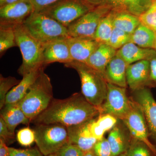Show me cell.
I'll use <instances>...</instances> for the list:
<instances>
[{
  "label": "cell",
  "mask_w": 156,
  "mask_h": 156,
  "mask_svg": "<svg viewBox=\"0 0 156 156\" xmlns=\"http://www.w3.org/2000/svg\"><path fill=\"white\" fill-rule=\"evenodd\" d=\"M10 156H45L38 148L20 149L9 147Z\"/></svg>",
  "instance_id": "obj_37"
},
{
  "label": "cell",
  "mask_w": 156,
  "mask_h": 156,
  "mask_svg": "<svg viewBox=\"0 0 156 156\" xmlns=\"http://www.w3.org/2000/svg\"><path fill=\"white\" fill-rule=\"evenodd\" d=\"M85 153L76 146L68 143L56 154L58 156H83Z\"/></svg>",
  "instance_id": "obj_35"
},
{
  "label": "cell",
  "mask_w": 156,
  "mask_h": 156,
  "mask_svg": "<svg viewBox=\"0 0 156 156\" xmlns=\"http://www.w3.org/2000/svg\"><path fill=\"white\" fill-rule=\"evenodd\" d=\"M140 23L156 32V0H152L148 9L139 16Z\"/></svg>",
  "instance_id": "obj_32"
},
{
  "label": "cell",
  "mask_w": 156,
  "mask_h": 156,
  "mask_svg": "<svg viewBox=\"0 0 156 156\" xmlns=\"http://www.w3.org/2000/svg\"><path fill=\"white\" fill-rule=\"evenodd\" d=\"M0 156H10L9 147L2 139H0Z\"/></svg>",
  "instance_id": "obj_40"
},
{
  "label": "cell",
  "mask_w": 156,
  "mask_h": 156,
  "mask_svg": "<svg viewBox=\"0 0 156 156\" xmlns=\"http://www.w3.org/2000/svg\"><path fill=\"white\" fill-rule=\"evenodd\" d=\"M43 65L60 62L64 64L73 61L66 39L58 40L43 44Z\"/></svg>",
  "instance_id": "obj_15"
},
{
  "label": "cell",
  "mask_w": 156,
  "mask_h": 156,
  "mask_svg": "<svg viewBox=\"0 0 156 156\" xmlns=\"http://www.w3.org/2000/svg\"><path fill=\"white\" fill-rule=\"evenodd\" d=\"M126 81L132 91L150 87V61L141 60L128 65Z\"/></svg>",
  "instance_id": "obj_16"
},
{
  "label": "cell",
  "mask_w": 156,
  "mask_h": 156,
  "mask_svg": "<svg viewBox=\"0 0 156 156\" xmlns=\"http://www.w3.org/2000/svg\"><path fill=\"white\" fill-rule=\"evenodd\" d=\"M150 87H156V56L150 61Z\"/></svg>",
  "instance_id": "obj_39"
},
{
  "label": "cell",
  "mask_w": 156,
  "mask_h": 156,
  "mask_svg": "<svg viewBox=\"0 0 156 156\" xmlns=\"http://www.w3.org/2000/svg\"><path fill=\"white\" fill-rule=\"evenodd\" d=\"M132 136L123 121L119 120L115 126L110 131L108 137L111 148L112 156L125 153L131 143Z\"/></svg>",
  "instance_id": "obj_18"
},
{
  "label": "cell",
  "mask_w": 156,
  "mask_h": 156,
  "mask_svg": "<svg viewBox=\"0 0 156 156\" xmlns=\"http://www.w3.org/2000/svg\"></svg>",
  "instance_id": "obj_46"
},
{
  "label": "cell",
  "mask_w": 156,
  "mask_h": 156,
  "mask_svg": "<svg viewBox=\"0 0 156 156\" xmlns=\"http://www.w3.org/2000/svg\"><path fill=\"white\" fill-rule=\"evenodd\" d=\"M92 8L104 7L116 12H125L139 17L151 4L152 0H83Z\"/></svg>",
  "instance_id": "obj_12"
},
{
  "label": "cell",
  "mask_w": 156,
  "mask_h": 156,
  "mask_svg": "<svg viewBox=\"0 0 156 156\" xmlns=\"http://www.w3.org/2000/svg\"><path fill=\"white\" fill-rule=\"evenodd\" d=\"M1 110V117L13 134L20 124L27 125L31 122L17 103L5 104Z\"/></svg>",
  "instance_id": "obj_22"
},
{
  "label": "cell",
  "mask_w": 156,
  "mask_h": 156,
  "mask_svg": "<svg viewBox=\"0 0 156 156\" xmlns=\"http://www.w3.org/2000/svg\"><path fill=\"white\" fill-rule=\"evenodd\" d=\"M114 12V27L132 34L141 23L139 17L128 12Z\"/></svg>",
  "instance_id": "obj_25"
},
{
  "label": "cell",
  "mask_w": 156,
  "mask_h": 156,
  "mask_svg": "<svg viewBox=\"0 0 156 156\" xmlns=\"http://www.w3.org/2000/svg\"><path fill=\"white\" fill-rule=\"evenodd\" d=\"M64 66L76 71L80 79L82 95L88 102L99 108L107 93V82L104 76L83 62L73 61Z\"/></svg>",
  "instance_id": "obj_3"
},
{
  "label": "cell",
  "mask_w": 156,
  "mask_h": 156,
  "mask_svg": "<svg viewBox=\"0 0 156 156\" xmlns=\"http://www.w3.org/2000/svg\"><path fill=\"white\" fill-rule=\"evenodd\" d=\"M23 25L30 35L43 44L70 37L67 27L40 12L32 13Z\"/></svg>",
  "instance_id": "obj_4"
},
{
  "label": "cell",
  "mask_w": 156,
  "mask_h": 156,
  "mask_svg": "<svg viewBox=\"0 0 156 156\" xmlns=\"http://www.w3.org/2000/svg\"><path fill=\"white\" fill-rule=\"evenodd\" d=\"M83 156H95V155L92 151H90L85 152Z\"/></svg>",
  "instance_id": "obj_42"
},
{
  "label": "cell",
  "mask_w": 156,
  "mask_h": 156,
  "mask_svg": "<svg viewBox=\"0 0 156 156\" xmlns=\"http://www.w3.org/2000/svg\"><path fill=\"white\" fill-rule=\"evenodd\" d=\"M113 116L108 114L99 115L90 121V130L92 136L99 140L104 137L107 131H111L119 121Z\"/></svg>",
  "instance_id": "obj_24"
},
{
  "label": "cell",
  "mask_w": 156,
  "mask_h": 156,
  "mask_svg": "<svg viewBox=\"0 0 156 156\" xmlns=\"http://www.w3.org/2000/svg\"><path fill=\"white\" fill-rule=\"evenodd\" d=\"M21 0H0V7L17 2Z\"/></svg>",
  "instance_id": "obj_41"
},
{
  "label": "cell",
  "mask_w": 156,
  "mask_h": 156,
  "mask_svg": "<svg viewBox=\"0 0 156 156\" xmlns=\"http://www.w3.org/2000/svg\"><path fill=\"white\" fill-rule=\"evenodd\" d=\"M73 61L86 63L100 43L93 38L69 37L66 39Z\"/></svg>",
  "instance_id": "obj_14"
},
{
  "label": "cell",
  "mask_w": 156,
  "mask_h": 156,
  "mask_svg": "<svg viewBox=\"0 0 156 156\" xmlns=\"http://www.w3.org/2000/svg\"><path fill=\"white\" fill-rule=\"evenodd\" d=\"M48 156H58L56 154H52L50 155H48Z\"/></svg>",
  "instance_id": "obj_45"
},
{
  "label": "cell",
  "mask_w": 156,
  "mask_h": 156,
  "mask_svg": "<svg viewBox=\"0 0 156 156\" xmlns=\"http://www.w3.org/2000/svg\"><path fill=\"white\" fill-rule=\"evenodd\" d=\"M155 32L140 23L131 34V42L140 48L154 49Z\"/></svg>",
  "instance_id": "obj_26"
},
{
  "label": "cell",
  "mask_w": 156,
  "mask_h": 156,
  "mask_svg": "<svg viewBox=\"0 0 156 156\" xmlns=\"http://www.w3.org/2000/svg\"><path fill=\"white\" fill-rule=\"evenodd\" d=\"M53 99L51 80L43 67L25 96L17 104L26 116L32 122L48 108Z\"/></svg>",
  "instance_id": "obj_2"
},
{
  "label": "cell",
  "mask_w": 156,
  "mask_h": 156,
  "mask_svg": "<svg viewBox=\"0 0 156 156\" xmlns=\"http://www.w3.org/2000/svg\"><path fill=\"white\" fill-rule=\"evenodd\" d=\"M17 47L14 27L0 26V55L9 49Z\"/></svg>",
  "instance_id": "obj_28"
},
{
  "label": "cell",
  "mask_w": 156,
  "mask_h": 156,
  "mask_svg": "<svg viewBox=\"0 0 156 156\" xmlns=\"http://www.w3.org/2000/svg\"><path fill=\"white\" fill-rule=\"evenodd\" d=\"M20 80L15 77L9 76L4 77L0 76V108L2 109L5 104L6 96L13 87L17 85Z\"/></svg>",
  "instance_id": "obj_30"
},
{
  "label": "cell",
  "mask_w": 156,
  "mask_h": 156,
  "mask_svg": "<svg viewBox=\"0 0 156 156\" xmlns=\"http://www.w3.org/2000/svg\"><path fill=\"white\" fill-rule=\"evenodd\" d=\"M117 156H127V155H126V153H125L121 154L119 155H118Z\"/></svg>",
  "instance_id": "obj_44"
},
{
  "label": "cell",
  "mask_w": 156,
  "mask_h": 156,
  "mask_svg": "<svg viewBox=\"0 0 156 156\" xmlns=\"http://www.w3.org/2000/svg\"><path fill=\"white\" fill-rule=\"evenodd\" d=\"M111 11L104 7L94 8L68 27L70 37H85L94 38L100 20Z\"/></svg>",
  "instance_id": "obj_10"
},
{
  "label": "cell",
  "mask_w": 156,
  "mask_h": 156,
  "mask_svg": "<svg viewBox=\"0 0 156 156\" xmlns=\"http://www.w3.org/2000/svg\"><path fill=\"white\" fill-rule=\"evenodd\" d=\"M117 50L107 44H100L87 60L86 64L104 76L107 66L116 54Z\"/></svg>",
  "instance_id": "obj_21"
},
{
  "label": "cell",
  "mask_w": 156,
  "mask_h": 156,
  "mask_svg": "<svg viewBox=\"0 0 156 156\" xmlns=\"http://www.w3.org/2000/svg\"><path fill=\"white\" fill-rule=\"evenodd\" d=\"M34 131L37 147L44 156L56 153L69 143L67 128L61 124H36Z\"/></svg>",
  "instance_id": "obj_6"
},
{
  "label": "cell",
  "mask_w": 156,
  "mask_h": 156,
  "mask_svg": "<svg viewBox=\"0 0 156 156\" xmlns=\"http://www.w3.org/2000/svg\"><path fill=\"white\" fill-rule=\"evenodd\" d=\"M116 54L128 65L141 60L150 61L152 58L156 57V51L152 48H140L130 42L117 50Z\"/></svg>",
  "instance_id": "obj_19"
},
{
  "label": "cell",
  "mask_w": 156,
  "mask_h": 156,
  "mask_svg": "<svg viewBox=\"0 0 156 156\" xmlns=\"http://www.w3.org/2000/svg\"><path fill=\"white\" fill-rule=\"evenodd\" d=\"M132 92L131 98L142 108L147 125L149 134L156 147V101L147 87Z\"/></svg>",
  "instance_id": "obj_11"
},
{
  "label": "cell",
  "mask_w": 156,
  "mask_h": 156,
  "mask_svg": "<svg viewBox=\"0 0 156 156\" xmlns=\"http://www.w3.org/2000/svg\"><path fill=\"white\" fill-rule=\"evenodd\" d=\"M92 9L83 0H61L39 12L68 28Z\"/></svg>",
  "instance_id": "obj_7"
},
{
  "label": "cell",
  "mask_w": 156,
  "mask_h": 156,
  "mask_svg": "<svg viewBox=\"0 0 156 156\" xmlns=\"http://www.w3.org/2000/svg\"><path fill=\"white\" fill-rule=\"evenodd\" d=\"M113 11H111L101 19L95 32L94 39L100 44H108L113 30Z\"/></svg>",
  "instance_id": "obj_27"
},
{
  "label": "cell",
  "mask_w": 156,
  "mask_h": 156,
  "mask_svg": "<svg viewBox=\"0 0 156 156\" xmlns=\"http://www.w3.org/2000/svg\"><path fill=\"white\" fill-rule=\"evenodd\" d=\"M131 102V98L128 97L126 88L107 82V93L105 100L99 107L100 115H110L123 120L130 112Z\"/></svg>",
  "instance_id": "obj_8"
},
{
  "label": "cell",
  "mask_w": 156,
  "mask_h": 156,
  "mask_svg": "<svg viewBox=\"0 0 156 156\" xmlns=\"http://www.w3.org/2000/svg\"><path fill=\"white\" fill-rule=\"evenodd\" d=\"M15 135L9 130L6 123L2 117H0V139H2L7 145H9L15 141Z\"/></svg>",
  "instance_id": "obj_36"
},
{
  "label": "cell",
  "mask_w": 156,
  "mask_h": 156,
  "mask_svg": "<svg viewBox=\"0 0 156 156\" xmlns=\"http://www.w3.org/2000/svg\"><path fill=\"white\" fill-rule=\"evenodd\" d=\"M34 11L30 0L19 2L0 7V26L14 27L23 24Z\"/></svg>",
  "instance_id": "obj_13"
},
{
  "label": "cell",
  "mask_w": 156,
  "mask_h": 156,
  "mask_svg": "<svg viewBox=\"0 0 156 156\" xmlns=\"http://www.w3.org/2000/svg\"><path fill=\"white\" fill-rule=\"evenodd\" d=\"M156 38H155V43H154V49L156 51Z\"/></svg>",
  "instance_id": "obj_43"
},
{
  "label": "cell",
  "mask_w": 156,
  "mask_h": 156,
  "mask_svg": "<svg viewBox=\"0 0 156 156\" xmlns=\"http://www.w3.org/2000/svg\"><path fill=\"white\" fill-rule=\"evenodd\" d=\"M17 47L22 56V63L18 69L20 75L23 76L44 67L43 44L30 34L23 24L14 27Z\"/></svg>",
  "instance_id": "obj_5"
},
{
  "label": "cell",
  "mask_w": 156,
  "mask_h": 156,
  "mask_svg": "<svg viewBox=\"0 0 156 156\" xmlns=\"http://www.w3.org/2000/svg\"><path fill=\"white\" fill-rule=\"evenodd\" d=\"M34 6V11L39 12L48 6L61 0H30Z\"/></svg>",
  "instance_id": "obj_38"
},
{
  "label": "cell",
  "mask_w": 156,
  "mask_h": 156,
  "mask_svg": "<svg viewBox=\"0 0 156 156\" xmlns=\"http://www.w3.org/2000/svg\"><path fill=\"white\" fill-rule=\"evenodd\" d=\"M128 65L116 54L107 66L105 78L108 83L119 87L127 88L126 70Z\"/></svg>",
  "instance_id": "obj_20"
},
{
  "label": "cell",
  "mask_w": 156,
  "mask_h": 156,
  "mask_svg": "<svg viewBox=\"0 0 156 156\" xmlns=\"http://www.w3.org/2000/svg\"><path fill=\"white\" fill-rule=\"evenodd\" d=\"M130 112L122 121L128 128L132 137L145 143L156 156V147L149 140V134L142 108L132 98Z\"/></svg>",
  "instance_id": "obj_9"
},
{
  "label": "cell",
  "mask_w": 156,
  "mask_h": 156,
  "mask_svg": "<svg viewBox=\"0 0 156 156\" xmlns=\"http://www.w3.org/2000/svg\"><path fill=\"white\" fill-rule=\"evenodd\" d=\"M16 139L19 144L23 146H30L35 142V136L34 130L28 127L20 129L17 132Z\"/></svg>",
  "instance_id": "obj_33"
},
{
  "label": "cell",
  "mask_w": 156,
  "mask_h": 156,
  "mask_svg": "<svg viewBox=\"0 0 156 156\" xmlns=\"http://www.w3.org/2000/svg\"><path fill=\"white\" fill-rule=\"evenodd\" d=\"M92 151L95 156H112L108 140L104 137L98 140Z\"/></svg>",
  "instance_id": "obj_34"
},
{
  "label": "cell",
  "mask_w": 156,
  "mask_h": 156,
  "mask_svg": "<svg viewBox=\"0 0 156 156\" xmlns=\"http://www.w3.org/2000/svg\"><path fill=\"white\" fill-rule=\"evenodd\" d=\"M99 109L88 102L82 93L63 99H53L48 108L32 121L36 124H59L67 127L95 119Z\"/></svg>",
  "instance_id": "obj_1"
},
{
  "label": "cell",
  "mask_w": 156,
  "mask_h": 156,
  "mask_svg": "<svg viewBox=\"0 0 156 156\" xmlns=\"http://www.w3.org/2000/svg\"><path fill=\"white\" fill-rule=\"evenodd\" d=\"M90 121L67 127L69 143L76 146L84 152L92 151L98 140L93 137L90 131Z\"/></svg>",
  "instance_id": "obj_17"
},
{
  "label": "cell",
  "mask_w": 156,
  "mask_h": 156,
  "mask_svg": "<svg viewBox=\"0 0 156 156\" xmlns=\"http://www.w3.org/2000/svg\"><path fill=\"white\" fill-rule=\"evenodd\" d=\"M41 68L42 67L23 76L19 83L13 87L7 94L5 104L17 103L22 100L37 77Z\"/></svg>",
  "instance_id": "obj_23"
},
{
  "label": "cell",
  "mask_w": 156,
  "mask_h": 156,
  "mask_svg": "<svg viewBox=\"0 0 156 156\" xmlns=\"http://www.w3.org/2000/svg\"><path fill=\"white\" fill-rule=\"evenodd\" d=\"M126 153L127 156H152L153 154L145 143L132 136L130 146Z\"/></svg>",
  "instance_id": "obj_31"
},
{
  "label": "cell",
  "mask_w": 156,
  "mask_h": 156,
  "mask_svg": "<svg viewBox=\"0 0 156 156\" xmlns=\"http://www.w3.org/2000/svg\"><path fill=\"white\" fill-rule=\"evenodd\" d=\"M131 34L114 27L108 44L117 50L131 42Z\"/></svg>",
  "instance_id": "obj_29"
}]
</instances>
